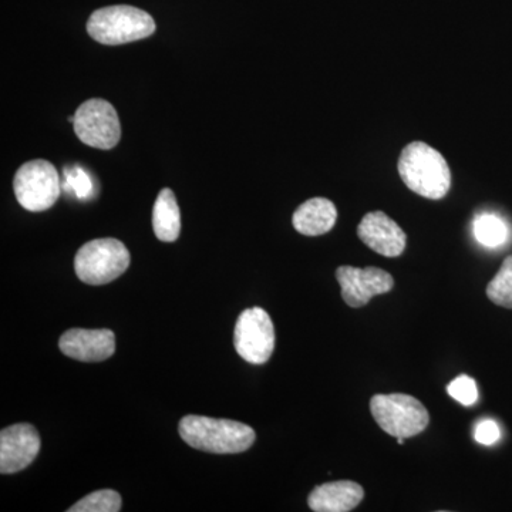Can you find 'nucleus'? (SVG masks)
I'll use <instances>...</instances> for the list:
<instances>
[{"mask_svg": "<svg viewBox=\"0 0 512 512\" xmlns=\"http://www.w3.org/2000/svg\"><path fill=\"white\" fill-rule=\"evenodd\" d=\"M400 178L420 197L441 200L451 188V171L446 158L423 141H414L400 154Z\"/></svg>", "mask_w": 512, "mask_h": 512, "instance_id": "nucleus-1", "label": "nucleus"}, {"mask_svg": "<svg viewBox=\"0 0 512 512\" xmlns=\"http://www.w3.org/2000/svg\"><path fill=\"white\" fill-rule=\"evenodd\" d=\"M178 431L188 446L214 454L244 453L256 439L254 429L248 424L194 414L181 419Z\"/></svg>", "mask_w": 512, "mask_h": 512, "instance_id": "nucleus-2", "label": "nucleus"}, {"mask_svg": "<svg viewBox=\"0 0 512 512\" xmlns=\"http://www.w3.org/2000/svg\"><path fill=\"white\" fill-rule=\"evenodd\" d=\"M87 32L101 45H124L153 35L156 22L147 12L134 6H109L92 13Z\"/></svg>", "mask_w": 512, "mask_h": 512, "instance_id": "nucleus-3", "label": "nucleus"}, {"mask_svg": "<svg viewBox=\"0 0 512 512\" xmlns=\"http://www.w3.org/2000/svg\"><path fill=\"white\" fill-rule=\"evenodd\" d=\"M131 256L123 242L114 238L87 242L74 258V269L80 281L87 285L110 284L130 266Z\"/></svg>", "mask_w": 512, "mask_h": 512, "instance_id": "nucleus-4", "label": "nucleus"}, {"mask_svg": "<svg viewBox=\"0 0 512 512\" xmlns=\"http://www.w3.org/2000/svg\"><path fill=\"white\" fill-rule=\"evenodd\" d=\"M370 412L380 429L396 439L417 436L430 423L426 407L409 394H376L370 400Z\"/></svg>", "mask_w": 512, "mask_h": 512, "instance_id": "nucleus-5", "label": "nucleus"}, {"mask_svg": "<svg viewBox=\"0 0 512 512\" xmlns=\"http://www.w3.org/2000/svg\"><path fill=\"white\" fill-rule=\"evenodd\" d=\"M13 190L25 210L46 211L59 200L62 181L55 165L46 160H33L16 171Z\"/></svg>", "mask_w": 512, "mask_h": 512, "instance_id": "nucleus-6", "label": "nucleus"}, {"mask_svg": "<svg viewBox=\"0 0 512 512\" xmlns=\"http://www.w3.org/2000/svg\"><path fill=\"white\" fill-rule=\"evenodd\" d=\"M74 133L86 146L111 150L119 144L121 126L119 114L109 101H84L74 114Z\"/></svg>", "mask_w": 512, "mask_h": 512, "instance_id": "nucleus-7", "label": "nucleus"}, {"mask_svg": "<svg viewBox=\"0 0 512 512\" xmlns=\"http://www.w3.org/2000/svg\"><path fill=\"white\" fill-rule=\"evenodd\" d=\"M234 345L245 362L264 365L275 349V328L262 308L245 309L235 325Z\"/></svg>", "mask_w": 512, "mask_h": 512, "instance_id": "nucleus-8", "label": "nucleus"}, {"mask_svg": "<svg viewBox=\"0 0 512 512\" xmlns=\"http://www.w3.org/2000/svg\"><path fill=\"white\" fill-rule=\"evenodd\" d=\"M342 298L350 308H363L377 295L392 291L393 276L376 266L355 268V266H339L336 271Z\"/></svg>", "mask_w": 512, "mask_h": 512, "instance_id": "nucleus-9", "label": "nucleus"}, {"mask_svg": "<svg viewBox=\"0 0 512 512\" xmlns=\"http://www.w3.org/2000/svg\"><path fill=\"white\" fill-rule=\"evenodd\" d=\"M40 446L42 441L32 424H13L0 431V473L15 474L28 468Z\"/></svg>", "mask_w": 512, "mask_h": 512, "instance_id": "nucleus-10", "label": "nucleus"}, {"mask_svg": "<svg viewBox=\"0 0 512 512\" xmlns=\"http://www.w3.org/2000/svg\"><path fill=\"white\" fill-rule=\"evenodd\" d=\"M360 241L386 258H397L407 245L406 232L396 221L382 211L369 212L357 227Z\"/></svg>", "mask_w": 512, "mask_h": 512, "instance_id": "nucleus-11", "label": "nucleus"}, {"mask_svg": "<svg viewBox=\"0 0 512 512\" xmlns=\"http://www.w3.org/2000/svg\"><path fill=\"white\" fill-rule=\"evenodd\" d=\"M59 348L79 362H103L116 352V335L110 329H70L60 338Z\"/></svg>", "mask_w": 512, "mask_h": 512, "instance_id": "nucleus-12", "label": "nucleus"}, {"mask_svg": "<svg viewBox=\"0 0 512 512\" xmlns=\"http://www.w3.org/2000/svg\"><path fill=\"white\" fill-rule=\"evenodd\" d=\"M365 498V490L355 481L342 480L320 484L308 498V505L315 512H349Z\"/></svg>", "mask_w": 512, "mask_h": 512, "instance_id": "nucleus-13", "label": "nucleus"}, {"mask_svg": "<svg viewBox=\"0 0 512 512\" xmlns=\"http://www.w3.org/2000/svg\"><path fill=\"white\" fill-rule=\"evenodd\" d=\"M338 221L336 205L328 198H311L295 211L292 224L299 234L319 237L328 234Z\"/></svg>", "mask_w": 512, "mask_h": 512, "instance_id": "nucleus-14", "label": "nucleus"}, {"mask_svg": "<svg viewBox=\"0 0 512 512\" xmlns=\"http://www.w3.org/2000/svg\"><path fill=\"white\" fill-rule=\"evenodd\" d=\"M153 229L156 237L163 242H174L180 237V207L170 188H164L158 194L153 208Z\"/></svg>", "mask_w": 512, "mask_h": 512, "instance_id": "nucleus-15", "label": "nucleus"}, {"mask_svg": "<svg viewBox=\"0 0 512 512\" xmlns=\"http://www.w3.org/2000/svg\"><path fill=\"white\" fill-rule=\"evenodd\" d=\"M474 237L487 248H497L508 239L507 224L494 214L478 215L473 224Z\"/></svg>", "mask_w": 512, "mask_h": 512, "instance_id": "nucleus-16", "label": "nucleus"}, {"mask_svg": "<svg viewBox=\"0 0 512 512\" xmlns=\"http://www.w3.org/2000/svg\"><path fill=\"white\" fill-rule=\"evenodd\" d=\"M487 296L495 305L512 309V255L505 258L500 271L488 284Z\"/></svg>", "mask_w": 512, "mask_h": 512, "instance_id": "nucleus-17", "label": "nucleus"}, {"mask_svg": "<svg viewBox=\"0 0 512 512\" xmlns=\"http://www.w3.org/2000/svg\"><path fill=\"white\" fill-rule=\"evenodd\" d=\"M121 497L117 491L100 490L86 495L79 503L70 507L69 512H119Z\"/></svg>", "mask_w": 512, "mask_h": 512, "instance_id": "nucleus-18", "label": "nucleus"}, {"mask_svg": "<svg viewBox=\"0 0 512 512\" xmlns=\"http://www.w3.org/2000/svg\"><path fill=\"white\" fill-rule=\"evenodd\" d=\"M447 392L450 394V397H453L454 400H457V402L463 404V406H471V404L476 403L478 399L476 380L471 379V377L467 375L456 377L453 382L448 384Z\"/></svg>", "mask_w": 512, "mask_h": 512, "instance_id": "nucleus-19", "label": "nucleus"}, {"mask_svg": "<svg viewBox=\"0 0 512 512\" xmlns=\"http://www.w3.org/2000/svg\"><path fill=\"white\" fill-rule=\"evenodd\" d=\"M66 177V183H64L63 187L67 191L73 192L77 198L84 200V198H89L92 195V181L79 167H74L72 170L67 171Z\"/></svg>", "mask_w": 512, "mask_h": 512, "instance_id": "nucleus-20", "label": "nucleus"}, {"mask_svg": "<svg viewBox=\"0 0 512 512\" xmlns=\"http://www.w3.org/2000/svg\"><path fill=\"white\" fill-rule=\"evenodd\" d=\"M500 427L494 420H483L477 424L474 439L484 446H493L500 440Z\"/></svg>", "mask_w": 512, "mask_h": 512, "instance_id": "nucleus-21", "label": "nucleus"}]
</instances>
